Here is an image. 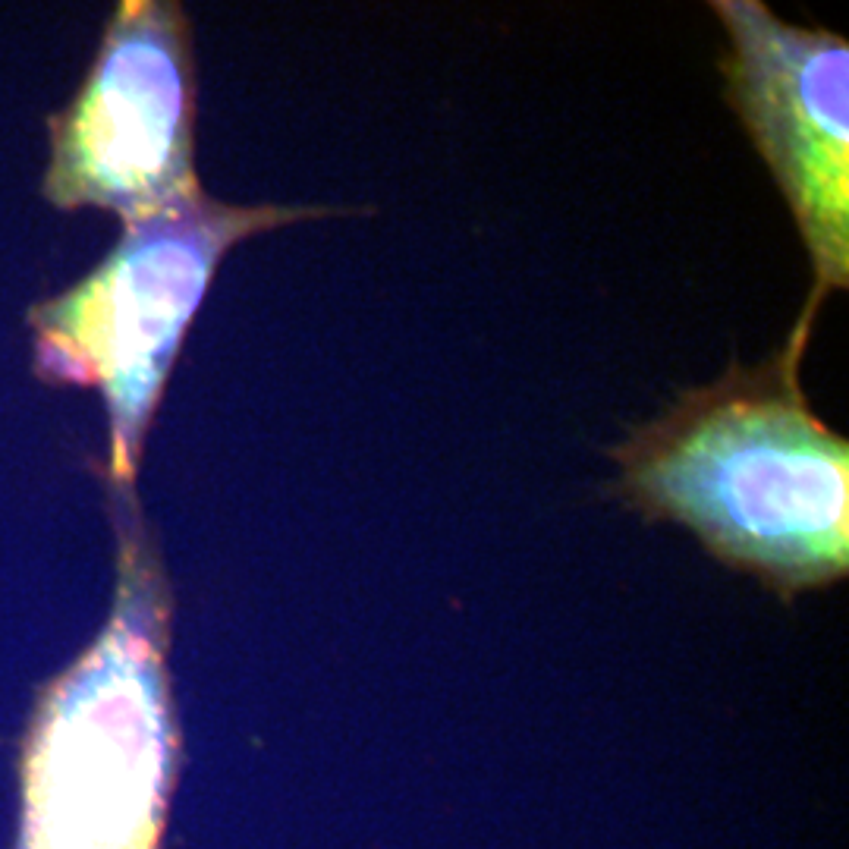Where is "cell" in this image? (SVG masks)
<instances>
[{"mask_svg":"<svg viewBox=\"0 0 849 849\" xmlns=\"http://www.w3.org/2000/svg\"><path fill=\"white\" fill-rule=\"evenodd\" d=\"M815 318L802 306L771 359L730 365L611 450L629 504L787 592L849 563V441L802 390Z\"/></svg>","mask_w":849,"mask_h":849,"instance_id":"obj_1","label":"cell"},{"mask_svg":"<svg viewBox=\"0 0 849 849\" xmlns=\"http://www.w3.org/2000/svg\"><path fill=\"white\" fill-rule=\"evenodd\" d=\"M111 620L41 692L29 739V849H155L173 755L170 585L136 491H107Z\"/></svg>","mask_w":849,"mask_h":849,"instance_id":"obj_2","label":"cell"},{"mask_svg":"<svg viewBox=\"0 0 849 849\" xmlns=\"http://www.w3.org/2000/svg\"><path fill=\"white\" fill-rule=\"evenodd\" d=\"M309 205H230L202 189L123 224L98 265L29 306L32 368L51 387L95 390L107 416L104 491H136L148 431L211 280L243 239L324 217Z\"/></svg>","mask_w":849,"mask_h":849,"instance_id":"obj_3","label":"cell"},{"mask_svg":"<svg viewBox=\"0 0 849 849\" xmlns=\"http://www.w3.org/2000/svg\"><path fill=\"white\" fill-rule=\"evenodd\" d=\"M202 189L189 16L173 0H123L76 95L48 117L41 195L57 211L101 208L133 224Z\"/></svg>","mask_w":849,"mask_h":849,"instance_id":"obj_4","label":"cell"},{"mask_svg":"<svg viewBox=\"0 0 849 849\" xmlns=\"http://www.w3.org/2000/svg\"><path fill=\"white\" fill-rule=\"evenodd\" d=\"M730 104L768 164L812 261L805 309L849 287V45L758 0H714Z\"/></svg>","mask_w":849,"mask_h":849,"instance_id":"obj_5","label":"cell"}]
</instances>
